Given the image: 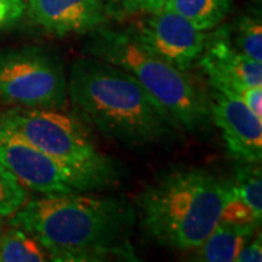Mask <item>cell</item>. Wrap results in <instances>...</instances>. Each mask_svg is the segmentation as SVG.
I'll use <instances>...</instances> for the list:
<instances>
[{"instance_id": "6da1fadb", "label": "cell", "mask_w": 262, "mask_h": 262, "mask_svg": "<svg viewBox=\"0 0 262 262\" xmlns=\"http://www.w3.org/2000/svg\"><path fill=\"white\" fill-rule=\"evenodd\" d=\"M134 208L124 200L53 194L27 201L10 225L29 233L60 262L137 261L131 245Z\"/></svg>"}, {"instance_id": "7a4b0ae2", "label": "cell", "mask_w": 262, "mask_h": 262, "mask_svg": "<svg viewBox=\"0 0 262 262\" xmlns=\"http://www.w3.org/2000/svg\"><path fill=\"white\" fill-rule=\"evenodd\" d=\"M67 99L103 136L125 146L162 143L179 130L134 76L96 57L72 64Z\"/></svg>"}, {"instance_id": "3957f363", "label": "cell", "mask_w": 262, "mask_h": 262, "mask_svg": "<svg viewBox=\"0 0 262 262\" xmlns=\"http://www.w3.org/2000/svg\"><path fill=\"white\" fill-rule=\"evenodd\" d=\"M233 195L232 181L201 168L165 170L137 196L141 226L173 251H194L214 229Z\"/></svg>"}, {"instance_id": "277c9868", "label": "cell", "mask_w": 262, "mask_h": 262, "mask_svg": "<svg viewBox=\"0 0 262 262\" xmlns=\"http://www.w3.org/2000/svg\"><path fill=\"white\" fill-rule=\"evenodd\" d=\"M89 34L84 51L131 73L169 114L179 130L198 133L208 125L210 99L187 72L151 53L137 38L134 28L114 29L102 25Z\"/></svg>"}, {"instance_id": "5b68a950", "label": "cell", "mask_w": 262, "mask_h": 262, "mask_svg": "<svg viewBox=\"0 0 262 262\" xmlns=\"http://www.w3.org/2000/svg\"><path fill=\"white\" fill-rule=\"evenodd\" d=\"M0 122L58 163L96 181L101 188L121 177L118 163L95 147L80 122L60 110L12 106L0 113Z\"/></svg>"}, {"instance_id": "8992f818", "label": "cell", "mask_w": 262, "mask_h": 262, "mask_svg": "<svg viewBox=\"0 0 262 262\" xmlns=\"http://www.w3.org/2000/svg\"><path fill=\"white\" fill-rule=\"evenodd\" d=\"M0 101L20 108L61 110L67 102L61 60L37 46L0 51Z\"/></svg>"}, {"instance_id": "52a82bcc", "label": "cell", "mask_w": 262, "mask_h": 262, "mask_svg": "<svg viewBox=\"0 0 262 262\" xmlns=\"http://www.w3.org/2000/svg\"><path fill=\"white\" fill-rule=\"evenodd\" d=\"M0 163L19 182L38 194H83L101 185L83 173L58 163L0 122Z\"/></svg>"}, {"instance_id": "ba28073f", "label": "cell", "mask_w": 262, "mask_h": 262, "mask_svg": "<svg viewBox=\"0 0 262 262\" xmlns=\"http://www.w3.org/2000/svg\"><path fill=\"white\" fill-rule=\"evenodd\" d=\"M198 61L214 91L237 96L262 118V63L234 47L230 25H219L206 35Z\"/></svg>"}, {"instance_id": "9c48e42d", "label": "cell", "mask_w": 262, "mask_h": 262, "mask_svg": "<svg viewBox=\"0 0 262 262\" xmlns=\"http://www.w3.org/2000/svg\"><path fill=\"white\" fill-rule=\"evenodd\" d=\"M134 32L151 53L182 72L198 61L206 41L203 31L168 9L153 12Z\"/></svg>"}, {"instance_id": "30bf717a", "label": "cell", "mask_w": 262, "mask_h": 262, "mask_svg": "<svg viewBox=\"0 0 262 262\" xmlns=\"http://www.w3.org/2000/svg\"><path fill=\"white\" fill-rule=\"evenodd\" d=\"M210 118L222 130L234 159L242 163H261L262 118L237 96L214 91L210 99Z\"/></svg>"}, {"instance_id": "8fae6325", "label": "cell", "mask_w": 262, "mask_h": 262, "mask_svg": "<svg viewBox=\"0 0 262 262\" xmlns=\"http://www.w3.org/2000/svg\"><path fill=\"white\" fill-rule=\"evenodd\" d=\"M29 19L48 34H89L105 25L108 13L99 0H27Z\"/></svg>"}, {"instance_id": "7c38bea8", "label": "cell", "mask_w": 262, "mask_h": 262, "mask_svg": "<svg viewBox=\"0 0 262 262\" xmlns=\"http://www.w3.org/2000/svg\"><path fill=\"white\" fill-rule=\"evenodd\" d=\"M256 227L253 225H230L219 220L203 244L194 249L195 259L204 262L236 261L237 253L256 233Z\"/></svg>"}, {"instance_id": "4fadbf2b", "label": "cell", "mask_w": 262, "mask_h": 262, "mask_svg": "<svg viewBox=\"0 0 262 262\" xmlns=\"http://www.w3.org/2000/svg\"><path fill=\"white\" fill-rule=\"evenodd\" d=\"M233 0H168L163 9L177 12L196 29L207 32L217 28L229 15Z\"/></svg>"}, {"instance_id": "5bb4252c", "label": "cell", "mask_w": 262, "mask_h": 262, "mask_svg": "<svg viewBox=\"0 0 262 262\" xmlns=\"http://www.w3.org/2000/svg\"><path fill=\"white\" fill-rule=\"evenodd\" d=\"M47 252L25 230L15 227L0 236V261L2 262H44Z\"/></svg>"}, {"instance_id": "9a60e30c", "label": "cell", "mask_w": 262, "mask_h": 262, "mask_svg": "<svg viewBox=\"0 0 262 262\" xmlns=\"http://www.w3.org/2000/svg\"><path fill=\"white\" fill-rule=\"evenodd\" d=\"M233 195L242 200L255 214L262 215V175L259 163H245L232 181Z\"/></svg>"}, {"instance_id": "2e32d148", "label": "cell", "mask_w": 262, "mask_h": 262, "mask_svg": "<svg viewBox=\"0 0 262 262\" xmlns=\"http://www.w3.org/2000/svg\"><path fill=\"white\" fill-rule=\"evenodd\" d=\"M233 46L251 60L262 63V25L259 15H244L239 18Z\"/></svg>"}, {"instance_id": "e0dca14e", "label": "cell", "mask_w": 262, "mask_h": 262, "mask_svg": "<svg viewBox=\"0 0 262 262\" xmlns=\"http://www.w3.org/2000/svg\"><path fill=\"white\" fill-rule=\"evenodd\" d=\"M28 201V189L0 163V217H12Z\"/></svg>"}, {"instance_id": "ac0fdd59", "label": "cell", "mask_w": 262, "mask_h": 262, "mask_svg": "<svg viewBox=\"0 0 262 262\" xmlns=\"http://www.w3.org/2000/svg\"><path fill=\"white\" fill-rule=\"evenodd\" d=\"M220 222L230 223V225L259 226L261 219L255 214L242 200L232 195L230 200L226 203V206L223 207V211L220 214Z\"/></svg>"}, {"instance_id": "d6986e66", "label": "cell", "mask_w": 262, "mask_h": 262, "mask_svg": "<svg viewBox=\"0 0 262 262\" xmlns=\"http://www.w3.org/2000/svg\"><path fill=\"white\" fill-rule=\"evenodd\" d=\"M99 2L103 5L108 16L120 18L139 12L141 0H99Z\"/></svg>"}, {"instance_id": "ffe728a7", "label": "cell", "mask_w": 262, "mask_h": 262, "mask_svg": "<svg viewBox=\"0 0 262 262\" xmlns=\"http://www.w3.org/2000/svg\"><path fill=\"white\" fill-rule=\"evenodd\" d=\"M236 261L239 262H259L262 261V241L261 233H255L248 241V244L245 245L241 249V252L237 253Z\"/></svg>"}, {"instance_id": "44dd1931", "label": "cell", "mask_w": 262, "mask_h": 262, "mask_svg": "<svg viewBox=\"0 0 262 262\" xmlns=\"http://www.w3.org/2000/svg\"><path fill=\"white\" fill-rule=\"evenodd\" d=\"M16 19H18V16L9 9V6L0 0V28L5 27V25L13 24Z\"/></svg>"}, {"instance_id": "7402d4cb", "label": "cell", "mask_w": 262, "mask_h": 262, "mask_svg": "<svg viewBox=\"0 0 262 262\" xmlns=\"http://www.w3.org/2000/svg\"><path fill=\"white\" fill-rule=\"evenodd\" d=\"M168 0H141L140 2V10L147 12V13H153L158 10L163 9L165 3Z\"/></svg>"}, {"instance_id": "603a6c76", "label": "cell", "mask_w": 262, "mask_h": 262, "mask_svg": "<svg viewBox=\"0 0 262 262\" xmlns=\"http://www.w3.org/2000/svg\"><path fill=\"white\" fill-rule=\"evenodd\" d=\"M2 2L9 6V9L18 16V19L20 18L22 12L25 10V0H2Z\"/></svg>"}, {"instance_id": "cb8c5ba5", "label": "cell", "mask_w": 262, "mask_h": 262, "mask_svg": "<svg viewBox=\"0 0 262 262\" xmlns=\"http://www.w3.org/2000/svg\"><path fill=\"white\" fill-rule=\"evenodd\" d=\"M0 234H2V219H0Z\"/></svg>"}]
</instances>
